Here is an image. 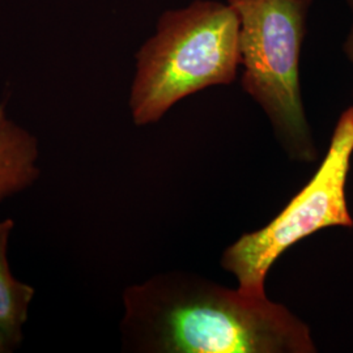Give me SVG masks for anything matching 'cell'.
Masks as SVG:
<instances>
[{
    "instance_id": "obj_8",
    "label": "cell",
    "mask_w": 353,
    "mask_h": 353,
    "mask_svg": "<svg viewBox=\"0 0 353 353\" xmlns=\"http://www.w3.org/2000/svg\"><path fill=\"white\" fill-rule=\"evenodd\" d=\"M12 351V347L10 345V343L6 341V338L0 334V353H8Z\"/></svg>"
},
{
    "instance_id": "obj_4",
    "label": "cell",
    "mask_w": 353,
    "mask_h": 353,
    "mask_svg": "<svg viewBox=\"0 0 353 353\" xmlns=\"http://www.w3.org/2000/svg\"><path fill=\"white\" fill-rule=\"evenodd\" d=\"M353 154V106L341 114L327 154L316 174L265 227L241 236L223 254L221 265L242 292L265 297V278L290 246L328 227H353L345 185Z\"/></svg>"
},
{
    "instance_id": "obj_3",
    "label": "cell",
    "mask_w": 353,
    "mask_h": 353,
    "mask_svg": "<svg viewBox=\"0 0 353 353\" xmlns=\"http://www.w3.org/2000/svg\"><path fill=\"white\" fill-rule=\"evenodd\" d=\"M240 19L241 85L267 114L292 160L316 157L300 88V55L314 0H227Z\"/></svg>"
},
{
    "instance_id": "obj_7",
    "label": "cell",
    "mask_w": 353,
    "mask_h": 353,
    "mask_svg": "<svg viewBox=\"0 0 353 353\" xmlns=\"http://www.w3.org/2000/svg\"><path fill=\"white\" fill-rule=\"evenodd\" d=\"M345 1H347V6L350 7L351 13H352V24H351V28H350V30H348L347 37L344 39L343 51H344L347 59H348L353 65V0H345Z\"/></svg>"
},
{
    "instance_id": "obj_2",
    "label": "cell",
    "mask_w": 353,
    "mask_h": 353,
    "mask_svg": "<svg viewBox=\"0 0 353 353\" xmlns=\"http://www.w3.org/2000/svg\"><path fill=\"white\" fill-rule=\"evenodd\" d=\"M240 65V19L228 1L195 0L165 11L137 52L130 93L134 123H154L185 97L232 84Z\"/></svg>"
},
{
    "instance_id": "obj_1",
    "label": "cell",
    "mask_w": 353,
    "mask_h": 353,
    "mask_svg": "<svg viewBox=\"0 0 353 353\" xmlns=\"http://www.w3.org/2000/svg\"><path fill=\"white\" fill-rule=\"evenodd\" d=\"M123 347L150 353H312L309 327L267 296L163 274L123 293Z\"/></svg>"
},
{
    "instance_id": "obj_5",
    "label": "cell",
    "mask_w": 353,
    "mask_h": 353,
    "mask_svg": "<svg viewBox=\"0 0 353 353\" xmlns=\"http://www.w3.org/2000/svg\"><path fill=\"white\" fill-rule=\"evenodd\" d=\"M38 140L0 105V203L32 188L41 176Z\"/></svg>"
},
{
    "instance_id": "obj_6",
    "label": "cell",
    "mask_w": 353,
    "mask_h": 353,
    "mask_svg": "<svg viewBox=\"0 0 353 353\" xmlns=\"http://www.w3.org/2000/svg\"><path fill=\"white\" fill-rule=\"evenodd\" d=\"M13 229V219L0 220V334L14 350L24 339V326L36 290L13 276L8 262V245Z\"/></svg>"
}]
</instances>
